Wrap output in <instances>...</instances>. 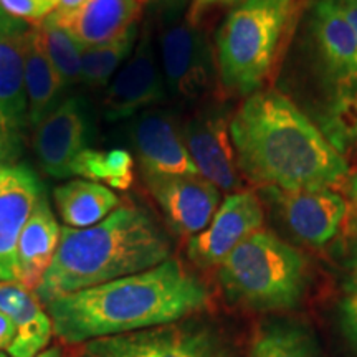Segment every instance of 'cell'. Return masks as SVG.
I'll return each mask as SVG.
<instances>
[{"instance_id": "obj_27", "label": "cell", "mask_w": 357, "mask_h": 357, "mask_svg": "<svg viewBox=\"0 0 357 357\" xmlns=\"http://www.w3.org/2000/svg\"><path fill=\"white\" fill-rule=\"evenodd\" d=\"M83 357H149L139 333L89 341Z\"/></svg>"}, {"instance_id": "obj_15", "label": "cell", "mask_w": 357, "mask_h": 357, "mask_svg": "<svg viewBox=\"0 0 357 357\" xmlns=\"http://www.w3.org/2000/svg\"><path fill=\"white\" fill-rule=\"evenodd\" d=\"M43 194L37 174L25 164L0 171V283L15 281L19 236Z\"/></svg>"}, {"instance_id": "obj_35", "label": "cell", "mask_w": 357, "mask_h": 357, "mask_svg": "<svg viewBox=\"0 0 357 357\" xmlns=\"http://www.w3.org/2000/svg\"><path fill=\"white\" fill-rule=\"evenodd\" d=\"M347 194H349V208L352 211V220L357 230V171L347 181Z\"/></svg>"}, {"instance_id": "obj_32", "label": "cell", "mask_w": 357, "mask_h": 357, "mask_svg": "<svg viewBox=\"0 0 357 357\" xmlns=\"http://www.w3.org/2000/svg\"><path fill=\"white\" fill-rule=\"evenodd\" d=\"M346 280L344 289L346 293H357V245L351 250L349 257L346 258Z\"/></svg>"}, {"instance_id": "obj_8", "label": "cell", "mask_w": 357, "mask_h": 357, "mask_svg": "<svg viewBox=\"0 0 357 357\" xmlns=\"http://www.w3.org/2000/svg\"><path fill=\"white\" fill-rule=\"evenodd\" d=\"M167 96L162 68L149 26L137 38L105 96V114L109 121H123L149 109Z\"/></svg>"}, {"instance_id": "obj_4", "label": "cell", "mask_w": 357, "mask_h": 357, "mask_svg": "<svg viewBox=\"0 0 357 357\" xmlns=\"http://www.w3.org/2000/svg\"><path fill=\"white\" fill-rule=\"evenodd\" d=\"M169 258L171 242L153 217L124 205L88 229L63 227L56 255L35 294L47 306L63 294L141 273Z\"/></svg>"}, {"instance_id": "obj_7", "label": "cell", "mask_w": 357, "mask_h": 357, "mask_svg": "<svg viewBox=\"0 0 357 357\" xmlns=\"http://www.w3.org/2000/svg\"><path fill=\"white\" fill-rule=\"evenodd\" d=\"M159 61L167 93L182 101H199L211 91L215 52L199 25L172 22L159 35Z\"/></svg>"}, {"instance_id": "obj_19", "label": "cell", "mask_w": 357, "mask_h": 357, "mask_svg": "<svg viewBox=\"0 0 357 357\" xmlns=\"http://www.w3.org/2000/svg\"><path fill=\"white\" fill-rule=\"evenodd\" d=\"M0 311L15 326V339L7 349L8 357H37L45 351L53 326L37 294L15 281L0 283Z\"/></svg>"}, {"instance_id": "obj_22", "label": "cell", "mask_w": 357, "mask_h": 357, "mask_svg": "<svg viewBox=\"0 0 357 357\" xmlns=\"http://www.w3.org/2000/svg\"><path fill=\"white\" fill-rule=\"evenodd\" d=\"M53 200L61 222L70 229L96 225L119 207V197L109 187L86 178L58 185L53 190Z\"/></svg>"}, {"instance_id": "obj_10", "label": "cell", "mask_w": 357, "mask_h": 357, "mask_svg": "<svg viewBox=\"0 0 357 357\" xmlns=\"http://www.w3.org/2000/svg\"><path fill=\"white\" fill-rule=\"evenodd\" d=\"M265 192L288 230L311 247L331 242L349 213V202L333 189L287 192L268 187Z\"/></svg>"}, {"instance_id": "obj_28", "label": "cell", "mask_w": 357, "mask_h": 357, "mask_svg": "<svg viewBox=\"0 0 357 357\" xmlns=\"http://www.w3.org/2000/svg\"><path fill=\"white\" fill-rule=\"evenodd\" d=\"M60 0H0V7L8 15L26 22V24H42L56 10Z\"/></svg>"}, {"instance_id": "obj_14", "label": "cell", "mask_w": 357, "mask_h": 357, "mask_svg": "<svg viewBox=\"0 0 357 357\" xmlns=\"http://www.w3.org/2000/svg\"><path fill=\"white\" fill-rule=\"evenodd\" d=\"M35 128L33 149L43 172L70 177L73 160L88 147L89 116L83 100L68 98Z\"/></svg>"}, {"instance_id": "obj_20", "label": "cell", "mask_w": 357, "mask_h": 357, "mask_svg": "<svg viewBox=\"0 0 357 357\" xmlns=\"http://www.w3.org/2000/svg\"><path fill=\"white\" fill-rule=\"evenodd\" d=\"M24 86L29 105V123L37 126L56 108L63 84L45 52L40 26H30L24 50Z\"/></svg>"}, {"instance_id": "obj_23", "label": "cell", "mask_w": 357, "mask_h": 357, "mask_svg": "<svg viewBox=\"0 0 357 357\" xmlns=\"http://www.w3.org/2000/svg\"><path fill=\"white\" fill-rule=\"evenodd\" d=\"M250 357H323V352L318 336L305 321L271 318L257 329Z\"/></svg>"}, {"instance_id": "obj_5", "label": "cell", "mask_w": 357, "mask_h": 357, "mask_svg": "<svg viewBox=\"0 0 357 357\" xmlns=\"http://www.w3.org/2000/svg\"><path fill=\"white\" fill-rule=\"evenodd\" d=\"M296 0H243L215 33V68L222 88L235 96L260 91L288 32Z\"/></svg>"}, {"instance_id": "obj_18", "label": "cell", "mask_w": 357, "mask_h": 357, "mask_svg": "<svg viewBox=\"0 0 357 357\" xmlns=\"http://www.w3.org/2000/svg\"><path fill=\"white\" fill-rule=\"evenodd\" d=\"M141 0H86L78 10L52 19L65 26L83 47H93L121 37L137 25Z\"/></svg>"}, {"instance_id": "obj_16", "label": "cell", "mask_w": 357, "mask_h": 357, "mask_svg": "<svg viewBox=\"0 0 357 357\" xmlns=\"http://www.w3.org/2000/svg\"><path fill=\"white\" fill-rule=\"evenodd\" d=\"M30 25L0 7V132H17L29 123L24 86V50Z\"/></svg>"}, {"instance_id": "obj_30", "label": "cell", "mask_w": 357, "mask_h": 357, "mask_svg": "<svg viewBox=\"0 0 357 357\" xmlns=\"http://www.w3.org/2000/svg\"><path fill=\"white\" fill-rule=\"evenodd\" d=\"M20 155V137L17 132H0V171L15 166Z\"/></svg>"}, {"instance_id": "obj_21", "label": "cell", "mask_w": 357, "mask_h": 357, "mask_svg": "<svg viewBox=\"0 0 357 357\" xmlns=\"http://www.w3.org/2000/svg\"><path fill=\"white\" fill-rule=\"evenodd\" d=\"M149 357H230L220 336L195 323H174L139 331Z\"/></svg>"}, {"instance_id": "obj_33", "label": "cell", "mask_w": 357, "mask_h": 357, "mask_svg": "<svg viewBox=\"0 0 357 357\" xmlns=\"http://www.w3.org/2000/svg\"><path fill=\"white\" fill-rule=\"evenodd\" d=\"M334 2L349 24L357 43V0H334Z\"/></svg>"}, {"instance_id": "obj_11", "label": "cell", "mask_w": 357, "mask_h": 357, "mask_svg": "<svg viewBox=\"0 0 357 357\" xmlns=\"http://www.w3.org/2000/svg\"><path fill=\"white\" fill-rule=\"evenodd\" d=\"M132 146L144 177L200 176L177 118L167 111H144L132 124Z\"/></svg>"}, {"instance_id": "obj_34", "label": "cell", "mask_w": 357, "mask_h": 357, "mask_svg": "<svg viewBox=\"0 0 357 357\" xmlns=\"http://www.w3.org/2000/svg\"><path fill=\"white\" fill-rule=\"evenodd\" d=\"M15 339V326L6 312L0 311V351H7Z\"/></svg>"}, {"instance_id": "obj_17", "label": "cell", "mask_w": 357, "mask_h": 357, "mask_svg": "<svg viewBox=\"0 0 357 357\" xmlns=\"http://www.w3.org/2000/svg\"><path fill=\"white\" fill-rule=\"evenodd\" d=\"M61 227L53 215L47 195H42L22 229L17 243L15 283L35 293L56 255Z\"/></svg>"}, {"instance_id": "obj_29", "label": "cell", "mask_w": 357, "mask_h": 357, "mask_svg": "<svg viewBox=\"0 0 357 357\" xmlns=\"http://www.w3.org/2000/svg\"><path fill=\"white\" fill-rule=\"evenodd\" d=\"M337 319L341 333L357 349V293H346L337 306Z\"/></svg>"}, {"instance_id": "obj_6", "label": "cell", "mask_w": 357, "mask_h": 357, "mask_svg": "<svg viewBox=\"0 0 357 357\" xmlns=\"http://www.w3.org/2000/svg\"><path fill=\"white\" fill-rule=\"evenodd\" d=\"M218 283L230 301L261 312L289 311L307 287V261L300 250L258 230L218 265Z\"/></svg>"}, {"instance_id": "obj_39", "label": "cell", "mask_w": 357, "mask_h": 357, "mask_svg": "<svg viewBox=\"0 0 357 357\" xmlns=\"http://www.w3.org/2000/svg\"><path fill=\"white\" fill-rule=\"evenodd\" d=\"M141 2H142V0H141Z\"/></svg>"}, {"instance_id": "obj_31", "label": "cell", "mask_w": 357, "mask_h": 357, "mask_svg": "<svg viewBox=\"0 0 357 357\" xmlns=\"http://www.w3.org/2000/svg\"><path fill=\"white\" fill-rule=\"evenodd\" d=\"M243 2V0H192L189 13H187V20L190 24L199 25V20L207 13L208 10L215 7H229V6H236V3Z\"/></svg>"}, {"instance_id": "obj_1", "label": "cell", "mask_w": 357, "mask_h": 357, "mask_svg": "<svg viewBox=\"0 0 357 357\" xmlns=\"http://www.w3.org/2000/svg\"><path fill=\"white\" fill-rule=\"evenodd\" d=\"M240 174L265 189H331L349 167L319 128L284 93L260 89L230 119Z\"/></svg>"}, {"instance_id": "obj_25", "label": "cell", "mask_w": 357, "mask_h": 357, "mask_svg": "<svg viewBox=\"0 0 357 357\" xmlns=\"http://www.w3.org/2000/svg\"><path fill=\"white\" fill-rule=\"evenodd\" d=\"M137 25L111 42L83 47L82 83L89 88L106 86L136 47Z\"/></svg>"}, {"instance_id": "obj_9", "label": "cell", "mask_w": 357, "mask_h": 357, "mask_svg": "<svg viewBox=\"0 0 357 357\" xmlns=\"http://www.w3.org/2000/svg\"><path fill=\"white\" fill-rule=\"evenodd\" d=\"M263 208L253 192H234L223 200L207 229L189 240L187 255L195 265L218 266L231 250L261 230Z\"/></svg>"}, {"instance_id": "obj_36", "label": "cell", "mask_w": 357, "mask_h": 357, "mask_svg": "<svg viewBox=\"0 0 357 357\" xmlns=\"http://www.w3.org/2000/svg\"><path fill=\"white\" fill-rule=\"evenodd\" d=\"M84 2H86V0H60L56 10L53 13H55V15H66V13L78 10Z\"/></svg>"}, {"instance_id": "obj_37", "label": "cell", "mask_w": 357, "mask_h": 357, "mask_svg": "<svg viewBox=\"0 0 357 357\" xmlns=\"http://www.w3.org/2000/svg\"><path fill=\"white\" fill-rule=\"evenodd\" d=\"M155 2H158L160 7L166 8V10H169V12H177V10H181V8L184 7L189 0H155Z\"/></svg>"}, {"instance_id": "obj_12", "label": "cell", "mask_w": 357, "mask_h": 357, "mask_svg": "<svg viewBox=\"0 0 357 357\" xmlns=\"http://www.w3.org/2000/svg\"><path fill=\"white\" fill-rule=\"evenodd\" d=\"M171 229L194 236L207 229L220 204V190L202 176L144 177Z\"/></svg>"}, {"instance_id": "obj_26", "label": "cell", "mask_w": 357, "mask_h": 357, "mask_svg": "<svg viewBox=\"0 0 357 357\" xmlns=\"http://www.w3.org/2000/svg\"><path fill=\"white\" fill-rule=\"evenodd\" d=\"M38 26L42 32L45 52L60 77L63 89L82 83L83 45L65 26L58 25L52 19H45Z\"/></svg>"}, {"instance_id": "obj_3", "label": "cell", "mask_w": 357, "mask_h": 357, "mask_svg": "<svg viewBox=\"0 0 357 357\" xmlns=\"http://www.w3.org/2000/svg\"><path fill=\"white\" fill-rule=\"evenodd\" d=\"M291 55L298 106L344 155L357 144V43L334 0H314Z\"/></svg>"}, {"instance_id": "obj_2", "label": "cell", "mask_w": 357, "mask_h": 357, "mask_svg": "<svg viewBox=\"0 0 357 357\" xmlns=\"http://www.w3.org/2000/svg\"><path fill=\"white\" fill-rule=\"evenodd\" d=\"M207 288L181 261L63 294L47 305L53 333L65 342L124 336L174 324L202 310Z\"/></svg>"}, {"instance_id": "obj_13", "label": "cell", "mask_w": 357, "mask_h": 357, "mask_svg": "<svg viewBox=\"0 0 357 357\" xmlns=\"http://www.w3.org/2000/svg\"><path fill=\"white\" fill-rule=\"evenodd\" d=\"M187 151L200 176L212 182L218 190L238 192L242 174L235 147L230 137V121L215 111L195 114L184 126Z\"/></svg>"}, {"instance_id": "obj_38", "label": "cell", "mask_w": 357, "mask_h": 357, "mask_svg": "<svg viewBox=\"0 0 357 357\" xmlns=\"http://www.w3.org/2000/svg\"><path fill=\"white\" fill-rule=\"evenodd\" d=\"M0 357H8V356L0 354ZM37 357H63V354H61L60 347H48V349L40 352Z\"/></svg>"}, {"instance_id": "obj_24", "label": "cell", "mask_w": 357, "mask_h": 357, "mask_svg": "<svg viewBox=\"0 0 357 357\" xmlns=\"http://www.w3.org/2000/svg\"><path fill=\"white\" fill-rule=\"evenodd\" d=\"M132 154L121 147L108 151L86 147L71 164V176H78L98 184L102 182L116 190H126L132 184Z\"/></svg>"}]
</instances>
